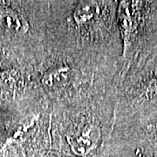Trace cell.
Listing matches in <instances>:
<instances>
[{"mask_svg": "<svg viewBox=\"0 0 157 157\" xmlns=\"http://www.w3.org/2000/svg\"><path fill=\"white\" fill-rule=\"evenodd\" d=\"M68 146L71 152L76 157H88L98 147L101 140V128L94 125H87L84 130L79 133H72L67 136Z\"/></svg>", "mask_w": 157, "mask_h": 157, "instance_id": "cell-1", "label": "cell"}]
</instances>
